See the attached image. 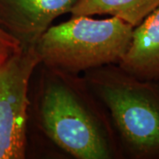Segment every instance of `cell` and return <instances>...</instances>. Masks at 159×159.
I'll return each instance as SVG.
<instances>
[{
  "instance_id": "cell-1",
  "label": "cell",
  "mask_w": 159,
  "mask_h": 159,
  "mask_svg": "<svg viewBox=\"0 0 159 159\" xmlns=\"http://www.w3.org/2000/svg\"><path fill=\"white\" fill-rule=\"evenodd\" d=\"M29 123L74 158H123L106 109L80 74L40 64L31 80Z\"/></svg>"
},
{
  "instance_id": "cell-2",
  "label": "cell",
  "mask_w": 159,
  "mask_h": 159,
  "mask_svg": "<svg viewBox=\"0 0 159 159\" xmlns=\"http://www.w3.org/2000/svg\"><path fill=\"white\" fill-rule=\"evenodd\" d=\"M82 76L108 112L123 158L159 159V82L138 79L118 64Z\"/></svg>"
},
{
  "instance_id": "cell-3",
  "label": "cell",
  "mask_w": 159,
  "mask_h": 159,
  "mask_svg": "<svg viewBox=\"0 0 159 159\" xmlns=\"http://www.w3.org/2000/svg\"><path fill=\"white\" fill-rule=\"evenodd\" d=\"M134 28L117 17L96 20L87 15H72L67 21L51 26L34 49L41 65L83 74L119 64L127 51Z\"/></svg>"
},
{
  "instance_id": "cell-4",
  "label": "cell",
  "mask_w": 159,
  "mask_h": 159,
  "mask_svg": "<svg viewBox=\"0 0 159 159\" xmlns=\"http://www.w3.org/2000/svg\"><path fill=\"white\" fill-rule=\"evenodd\" d=\"M39 65L34 47L0 54V159L27 157L29 91Z\"/></svg>"
},
{
  "instance_id": "cell-5",
  "label": "cell",
  "mask_w": 159,
  "mask_h": 159,
  "mask_svg": "<svg viewBox=\"0 0 159 159\" xmlns=\"http://www.w3.org/2000/svg\"><path fill=\"white\" fill-rule=\"evenodd\" d=\"M78 0H0V29L20 48H34L57 18Z\"/></svg>"
},
{
  "instance_id": "cell-6",
  "label": "cell",
  "mask_w": 159,
  "mask_h": 159,
  "mask_svg": "<svg viewBox=\"0 0 159 159\" xmlns=\"http://www.w3.org/2000/svg\"><path fill=\"white\" fill-rule=\"evenodd\" d=\"M118 65L138 79L159 82V6L134 28L127 51Z\"/></svg>"
},
{
  "instance_id": "cell-7",
  "label": "cell",
  "mask_w": 159,
  "mask_h": 159,
  "mask_svg": "<svg viewBox=\"0 0 159 159\" xmlns=\"http://www.w3.org/2000/svg\"><path fill=\"white\" fill-rule=\"evenodd\" d=\"M159 6V0H78L72 15L109 14L136 27Z\"/></svg>"
},
{
  "instance_id": "cell-8",
  "label": "cell",
  "mask_w": 159,
  "mask_h": 159,
  "mask_svg": "<svg viewBox=\"0 0 159 159\" xmlns=\"http://www.w3.org/2000/svg\"><path fill=\"white\" fill-rule=\"evenodd\" d=\"M20 48L17 41L0 29V54L6 55Z\"/></svg>"
}]
</instances>
